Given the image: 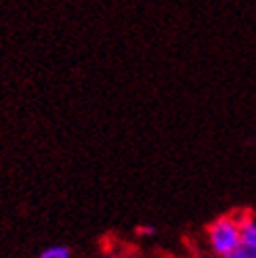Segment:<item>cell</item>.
Returning a JSON list of instances; mask_svg holds the SVG:
<instances>
[{
	"mask_svg": "<svg viewBox=\"0 0 256 258\" xmlns=\"http://www.w3.org/2000/svg\"><path fill=\"white\" fill-rule=\"evenodd\" d=\"M210 250L216 256H229L239 243H241V223L237 214H225L219 216L208 225L206 229Z\"/></svg>",
	"mask_w": 256,
	"mask_h": 258,
	"instance_id": "cell-1",
	"label": "cell"
},
{
	"mask_svg": "<svg viewBox=\"0 0 256 258\" xmlns=\"http://www.w3.org/2000/svg\"><path fill=\"white\" fill-rule=\"evenodd\" d=\"M239 223H241V243L256 248V218L246 214L239 216Z\"/></svg>",
	"mask_w": 256,
	"mask_h": 258,
	"instance_id": "cell-2",
	"label": "cell"
},
{
	"mask_svg": "<svg viewBox=\"0 0 256 258\" xmlns=\"http://www.w3.org/2000/svg\"><path fill=\"white\" fill-rule=\"evenodd\" d=\"M38 258H74V256L68 246H50L38 254Z\"/></svg>",
	"mask_w": 256,
	"mask_h": 258,
	"instance_id": "cell-3",
	"label": "cell"
},
{
	"mask_svg": "<svg viewBox=\"0 0 256 258\" xmlns=\"http://www.w3.org/2000/svg\"><path fill=\"white\" fill-rule=\"evenodd\" d=\"M225 258H256V248L248 246V243H239V246Z\"/></svg>",
	"mask_w": 256,
	"mask_h": 258,
	"instance_id": "cell-4",
	"label": "cell"
}]
</instances>
